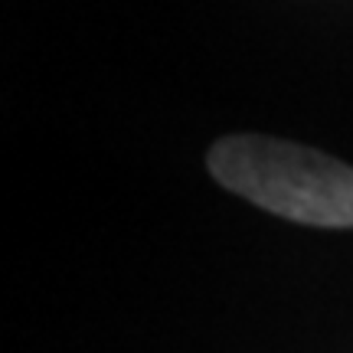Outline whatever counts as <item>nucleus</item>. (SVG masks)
<instances>
[{
    "label": "nucleus",
    "instance_id": "obj_1",
    "mask_svg": "<svg viewBox=\"0 0 353 353\" xmlns=\"http://www.w3.org/2000/svg\"><path fill=\"white\" fill-rule=\"evenodd\" d=\"M210 170L226 190L307 226H353V167L327 154L259 134L223 138Z\"/></svg>",
    "mask_w": 353,
    "mask_h": 353
}]
</instances>
